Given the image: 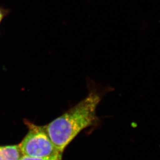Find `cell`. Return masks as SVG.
Returning a JSON list of instances; mask_svg holds the SVG:
<instances>
[{
  "mask_svg": "<svg viewBox=\"0 0 160 160\" xmlns=\"http://www.w3.org/2000/svg\"><path fill=\"white\" fill-rule=\"evenodd\" d=\"M87 85L88 94L85 98L44 126L52 143L62 153L82 130L95 123L97 107L112 88L102 87L90 80Z\"/></svg>",
  "mask_w": 160,
  "mask_h": 160,
  "instance_id": "1",
  "label": "cell"
},
{
  "mask_svg": "<svg viewBox=\"0 0 160 160\" xmlns=\"http://www.w3.org/2000/svg\"><path fill=\"white\" fill-rule=\"evenodd\" d=\"M29 131L19 144L22 153L32 157L46 158L62 154L57 149L48 135L44 126L26 122Z\"/></svg>",
  "mask_w": 160,
  "mask_h": 160,
  "instance_id": "2",
  "label": "cell"
},
{
  "mask_svg": "<svg viewBox=\"0 0 160 160\" xmlns=\"http://www.w3.org/2000/svg\"><path fill=\"white\" fill-rule=\"evenodd\" d=\"M22 155L19 145L0 146V160H19Z\"/></svg>",
  "mask_w": 160,
  "mask_h": 160,
  "instance_id": "3",
  "label": "cell"
},
{
  "mask_svg": "<svg viewBox=\"0 0 160 160\" xmlns=\"http://www.w3.org/2000/svg\"><path fill=\"white\" fill-rule=\"evenodd\" d=\"M60 157H62V154H59L58 156L51 157L46 158L32 157L30 156L22 155L19 160H54Z\"/></svg>",
  "mask_w": 160,
  "mask_h": 160,
  "instance_id": "4",
  "label": "cell"
},
{
  "mask_svg": "<svg viewBox=\"0 0 160 160\" xmlns=\"http://www.w3.org/2000/svg\"><path fill=\"white\" fill-rule=\"evenodd\" d=\"M8 12H9V11L8 9H5V8L0 7V22L4 18L5 16H6L8 15Z\"/></svg>",
  "mask_w": 160,
  "mask_h": 160,
  "instance_id": "5",
  "label": "cell"
},
{
  "mask_svg": "<svg viewBox=\"0 0 160 160\" xmlns=\"http://www.w3.org/2000/svg\"><path fill=\"white\" fill-rule=\"evenodd\" d=\"M62 157H60L59 158H58V159H56V160H62Z\"/></svg>",
  "mask_w": 160,
  "mask_h": 160,
  "instance_id": "6",
  "label": "cell"
}]
</instances>
